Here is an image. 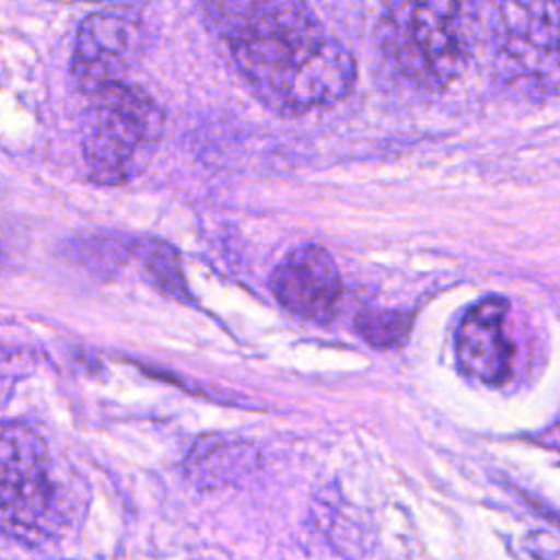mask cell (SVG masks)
<instances>
[{
    "instance_id": "6da1fadb",
    "label": "cell",
    "mask_w": 560,
    "mask_h": 560,
    "mask_svg": "<svg viewBox=\"0 0 560 560\" xmlns=\"http://www.w3.org/2000/svg\"><path fill=\"white\" fill-rule=\"evenodd\" d=\"M206 15L267 107L302 114L350 94L357 61L304 0H206Z\"/></svg>"
},
{
    "instance_id": "7a4b0ae2",
    "label": "cell",
    "mask_w": 560,
    "mask_h": 560,
    "mask_svg": "<svg viewBox=\"0 0 560 560\" xmlns=\"http://www.w3.org/2000/svg\"><path fill=\"white\" fill-rule=\"evenodd\" d=\"M164 112L149 92L114 81L88 94L81 153L101 186H122L147 171L164 136Z\"/></svg>"
},
{
    "instance_id": "3957f363",
    "label": "cell",
    "mask_w": 560,
    "mask_h": 560,
    "mask_svg": "<svg viewBox=\"0 0 560 560\" xmlns=\"http://www.w3.org/2000/svg\"><path fill=\"white\" fill-rule=\"evenodd\" d=\"M378 42L392 66L424 90L453 83L470 57L464 0H392Z\"/></svg>"
},
{
    "instance_id": "277c9868",
    "label": "cell",
    "mask_w": 560,
    "mask_h": 560,
    "mask_svg": "<svg viewBox=\"0 0 560 560\" xmlns=\"http://www.w3.org/2000/svg\"><path fill=\"white\" fill-rule=\"evenodd\" d=\"M0 470L2 529L11 538L37 545L55 527V486L46 444L28 424L4 422Z\"/></svg>"
},
{
    "instance_id": "5b68a950",
    "label": "cell",
    "mask_w": 560,
    "mask_h": 560,
    "mask_svg": "<svg viewBox=\"0 0 560 560\" xmlns=\"http://www.w3.org/2000/svg\"><path fill=\"white\" fill-rule=\"evenodd\" d=\"M501 57L536 83L560 81V0H501Z\"/></svg>"
},
{
    "instance_id": "8992f818",
    "label": "cell",
    "mask_w": 560,
    "mask_h": 560,
    "mask_svg": "<svg viewBox=\"0 0 560 560\" xmlns=\"http://www.w3.org/2000/svg\"><path fill=\"white\" fill-rule=\"evenodd\" d=\"M142 48L144 26L133 13H92L81 22L74 39L70 72L77 90L88 96L103 85L125 81Z\"/></svg>"
},
{
    "instance_id": "52a82bcc",
    "label": "cell",
    "mask_w": 560,
    "mask_h": 560,
    "mask_svg": "<svg viewBox=\"0 0 560 560\" xmlns=\"http://www.w3.org/2000/svg\"><path fill=\"white\" fill-rule=\"evenodd\" d=\"M271 289L291 315L326 324L341 304L343 280L335 258L324 247L306 243L289 252L273 269Z\"/></svg>"
},
{
    "instance_id": "ba28073f",
    "label": "cell",
    "mask_w": 560,
    "mask_h": 560,
    "mask_svg": "<svg viewBox=\"0 0 560 560\" xmlns=\"http://www.w3.org/2000/svg\"><path fill=\"white\" fill-rule=\"evenodd\" d=\"M508 300L488 295L472 304L455 332V357L459 368L475 381L501 385L512 370V346L503 332Z\"/></svg>"
},
{
    "instance_id": "9c48e42d",
    "label": "cell",
    "mask_w": 560,
    "mask_h": 560,
    "mask_svg": "<svg viewBox=\"0 0 560 560\" xmlns=\"http://www.w3.org/2000/svg\"><path fill=\"white\" fill-rule=\"evenodd\" d=\"M357 335L378 350L400 348L411 330V313L389 308H363L354 317Z\"/></svg>"
},
{
    "instance_id": "30bf717a",
    "label": "cell",
    "mask_w": 560,
    "mask_h": 560,
    "mask_svg": "<svg viewBox=\"0 0 560 560\" xmlns=\"http://www.w3.org/2000/svg\"><path fill=\"white\" fill-rule=\"evenodd\" d=\"M144 269L151 282L173 300H186L188 287L182 271L179 254L166 243H151L144 252Z\"/></svg>"
}]
</instances>
